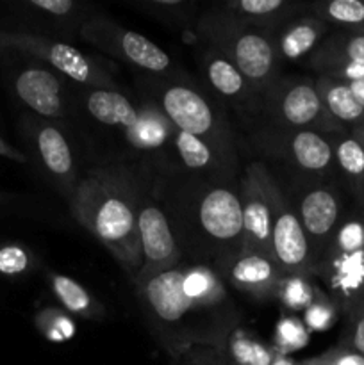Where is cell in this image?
Listing matches in <instances>:
<instances>
[{
    "label": "cell",
    "mask_w": 364,
    "mask_h": 365,
    "mask_svg": "<svg viewBox=\"0 0 364 365\" xmlns=\"http://www.w3.org/2000/svg\"><path fill=\"white\" fill-rule=\"evenodd\" d=\"M0 153H2V155H6V157H11V159H14V160H24V157H21L18 152H14L11 146H7L6 143L2 141V139H0Z\"/></svg>",
    "instance_id": "obj_39"
},
{
    "label": "cell",
    "mask_w": 364,
    "mask_h": 365,
    "mask_svg": "<svg viewBox=\"0 0 364 365\" xmlns=\"http://www.w3.org/2000/svg\"><path fill=\"white\" fill-rule=\"evenodd\" d=\"M296 216L309 239L314 271L330 246L332 237L343 221V203L334 187L327 184L305 189L298 198Z\"/></svg>",
    "instance_id": "obj_13"
},
{
    "label": "cell",
    "mask_w": 364,
    "mask_h": 365,
    "mask_svg": "<svg viewBox=\"0 0 364 365\" xmlns=\"http://www.w3.org/2000/svg\"><path fill=\"white\" fill-rule=\"evenodd\" d=\"M360 200H363V203H364V196H363V198H360Z\"/></svg>",
    "instance_id": "obj_43"
},
{
    "label": "cell",
    "mask_w": 364,
    "mask_h": 365,
    "mask_svg": "<svg viewBox=\"0 0 364 365\" xmlns=\"http://www.w3.org/2000/svg\"><path fill=\"white\" fill-rule=\"evenodd\" d=\"M271 173L263 163H253L246 168L241 180L243 209V252L261 253L273 259L271 246V203L268 180ZM275 260V259H273Z\"/></svg>",
    "instance_id": "obj_11"
},
{
    "label": "cell",
    "mask_w": 364,
    "mask_h": 365,
    "mask_svg": "<svg viewBox=\"0 0 364 365\" xmlns=\"http://www.w3.org/2000/svg\"><path fill=\"white\" fill-rule=\"evenodd\" d=\"M29 255L20 246H4L0 248V273L20 274L27 271Z\"/></svg>",
    "instance_id": "obj_35"
},
{
    "label": "cell",
    "mask_w": 364,
    "mask_h": 365,
    "mask_svg": "<svg viewBox=\"0 0 364 365\" xmlns=\"http://www.w3.org/2000/svg\"><path fill=\"white\" fill-rule=\"evenodd\" d=\"M6 41L34 53L36 57L56 68L61 75L86 86L88 89H116V84L106 68L70 43L25 34L7 36Z\"/></svg>",
    "instance_id": "obj_10"
},
{
    "label": "cell",
    "mask_w": 364,
    "mask_h": 365,
    "mask_svg": "<svg viewBox=\"0 0 364 365\" xmlns=\"http://www.w3.org/2000/svg\"><path fill=\"white\" fill-rule=\"evenodd\" d=\"M335 64L364 66V29H338L307 57V66L318 73Z\"/></svg>",
    "instance_id": "obj_22"
},
{
    "label": "cell",
    "mask_w": 364,
    "mask_h": 365,
    "mask_svg": "<svg viewBox=\"0 0 364 365\" xmlns=\"http://www.w3.org/2000/svg\"><path fill=\"white\" fill-rule=\"evenodd\" d=\"M348 316L350 323L348 330H346L345 344L343 346L364 356V309L355 310V312L348 314Z\"/></svg>",
    "instance_id": "obj_36"
},
{
    "label": "cell",
    "mask_w": 364,
    "mask_h": 365,
    "mask_svg": "<svg viewBox=\"0 0 364 365\" xmlns=\"http://www.w3.org/2000/svg\"><path fill=\"white\" fill-rule=\"evenodd\" d=\"M36 146L45 170L59 182L64 196L68 198L79 180L75 173L74 153L66 135L56 125L45 123L36 132Z\"/></svg>",
    "instance_id": "obj_18"
},
{
    "label": "cell",
    "mask_w": 364,
    "mask_h": 365,
    "mask_svg": "<svg viewBox=\"0 0 364 365\" xmlns=\"http://www.w3.org/2000/svg\"><path fill=\"white\" fill-rule=\"evenodd\" d=\"M264 109L278 130H338L307 78H277L264 93Z\"/></svg>",
    "instance_id": "obj_6"
},
{
    "label": "cell",
    "mask_w": 364,
    "mask_h": 365,
    "mask_svg": "<svg viewBox=\"0 0 364 365\" xmlns=\"http://www.w3.org/2000/svg\"><path fill=\"white\" fill-rule=\"evenodd\" d=\"M350 88H352L353 95H355L357 102L360 103V107L364 109V81H357V82H348Z\"/></svg>",
    "instance_id": "obj_38"
},
{
    "label": "cell",
    "mask_w": 364,
    "mask_h": 365,
    "mask_svg": "<svg viewBox=\"0 0 364 365\" xmlns=\"http://www.w3.org/2000/svg\"><path fill=\"white\" fill-rule=\"evenodd\" d=\"M138 7L164 25H188L195 16V4L189 0H143Z\"/></svg>",
    "instance_id": "obj_30"
},
{
    "label": "cell",
    "mask_w": 364,
    "mask_h": 365,
    "mask_svg": "<svg viewBox=\"0 0 364 365\" xmlns=\"http://www.w3.org/2000/svg\"><path fill=\"white\" fill-rule=\"evenodd\" d=\"M273 359V348H268L241 328L232 331L221 348L193 356L198 365H271Z\"/></svg>",
    "instance_id": "obj_21"
},
{
    "label": "cell",
    "mask_w": 364,
    "mask_h": 365,
    "mask_svg": "<svg viewBox=\"0 0 364 365\" xmlns=\"http://www.w3.org/2000/svg\"><path fill=\"white\" fill-rule=\"evenodd\" d=\"M50 287L57 302L63 305L66 312L81 316L84 319H102L103 309L88 291L84 285L75 282L74 278L64 277V274H52L50 277Z\"/></svg>",
    "instance_id": "obj_25"
},
{
    "label": "cell",
    "mask_w": 364,
    "mask_h": 365,
    "mask_svg": "<svg viewBox=\"0 0 364 365\" xmlns=\"http://www.w3.org/2000/svg\"><path fill=\"white\" fill-rule=\"evenodd\" d=\"M298 365H328L327 360L323 359V356H314V359H309V360H303V362H298Z\"/></svg>",
    "instance_id": "obj_41"
},
{
    "label": "cell",
    "mask_w": 364,
    "mask_h": 365,
    "mask_svg": "<svg viewBox=\"0 0 364 365\" xmlns=\"http://www.w3.org/2000/svg\"><path fill=\"white\" fill-rule=\"evenodd\" d=\"M335 317H338V305L330 298H327L321 291L318 292L313 305L303 312V321H305L307 330L314 331L328 330L334 324Z\"/></svg>",
    "instance_id": "obj_33"
},
{
    "label": "cell",
    "mask_w": 364,
    "mask_h": 365,
    "mask_svg": "<svg viewBox=\"0 0 364 365\" xmlns=\"http://www.w3.org/2000/svg\"><path fill=\"white\" fill-rule=\"evenodd\" d=\"M271 203V246L273 259L285 277H309L314 273V259L309 239L273 175L268 180Z\"/></svg>",
    "instance_id": "obj_8"
},
{
    "label": "cell",
    "mask_w": 364,
    "mask_h": 365,
    "mask_svg": "<svg viewBox=\"0 0 364 365\" xmlns=\"http://www.w3.org/2000/svg\"><path fill=\"white\" fill-rule=\"evenodd\" d=\"M263 145L280 159L309 175L325 177L334 170V152L330 139L314 130H275Z\"/></svg>",
    "instance_id": "obj_14"
},
{
    "label": "cell",
    "mask_w": 364,
    "mask_h": 365,
    "mask_svg": "<svg viewBox=\"0 0 364 365\" xmlns=\"http://www.w3.org/2000/svg\"><path fill=\"white\" fill-rule=\"evenodd\" d=\"M221 7L238 20L253 25L271 36L282 24L291 20V13L300 6L289 0H234Z\"/></svg>",
    "instance_id": "obj_24"
},
{
    "label": "cell",
    "mask_w": 364,
    "mask_h": 365,
    "mask_svg": "<svg viewBox=\"0 0 364 365\" xmlns=\"http://www.w3.org/2000/svg\"><path fill=\"white\" fill-rule=\"evenodd\" d=\"M191 221L198 227L207 242L218 250L243 252V209L241 196L227 185L203 189L191 205Z\"/></svg>",
    "instance_id": "obj_9"
},
{
    "label": "cell",
    "mask_w": 364,
    "mask_h": 365,
    "mask_svg": "<svg viewBox=\"0 0 364 365\" xmlns=\"http://www.w3.org/2000/svg\"><path fill=\"white\" fill-rule=\"evenodd\" d=\"M31 6L41 11L43 14L59 18V20H70V18H77L79 21L88 20L84 14H79L84 11V6L74 0H31Z\"/></svg>",
    "instance_id": "obj_34"
},
{
    "label": "cell",
    "mask_w": 364,
    "mask_h": 365,
    "mask_svg": "<svg viewBox=\"0 0 364 365\" xmlns=\"http://www.w3.org/2000/svg\"><path fill=\"white\" fill-rule=\"evenodd\" d=\"M21 102L49 120H63L70 114V93L64 82L45 68H27L14 81Z\"/></svg>",
    "instance_id": "obj_16"
},
{
    "label": "cell",
    "mask_w": 364,
    "mask_h": 365,
    "mask_svg": "<svg viewBox=\"0 0 364 365\" xmlns=\"http://www.w3.org/2000/svg\"><path fill=\"white\" fill-rule=\"evenodd\" d=\"M202 70L213 91L238 109H245L252 100L257 98L241 71L216 50L209 48L203 52Z\"/></svg>",
    "instance_id": "obj_19"
},
{
    "label": "cell",
    "mask_w": 364,
    "mask_h": 365,
    "mask_svg": "<svg viewBox=\"0 0 364 365\" xmlns=\"http://www.w3.org/2000/svg\"><path fill=\"white\" fill-rule=\"evenodd\" d=\"M196 32L209 48L227 57L241 71L257 98H263L278 78V63L268 32L238 20L223 7L202 14L196 20Z\"/></svg>",
    "instance_id": "obj_3"
},
{
    "label": "cell",
    "mask_w": 364,
    "mask_h": 365,
    "mask_svg": "<svg viewBox=\"0 0 364 365\" xmlns=\"http://www.w3.org/2000/svg\"><path fill=\"white\" fill-rule=\"evenodd\" d=\"M334 164L359 200L364 196V146L352 134L330 139Z\"/></svg>",
    "instance_id": "obj_26"
},
{
    "label": "cell",
    "mask_w": 364,
    "mask_h": 365,
    "mask_svg": "<svg viewBox=\"0 0 364 365\" xmlns=\"http://www.w3.org/2000/svg\"><path fill=\"white\" fill-rule=\"evenodd\" d=\"M328 27L313 14L291 18L271 34L277 63H296L309 57L327 38Z\"/></svg>",
    "instance_id": "obj_17"
},
{
    "label": "cell",
    "mask_w": 364,
    "mask_h": 365,
    "mask_svg": "<svg viewBox=\"0 0 364 365\" xmlns=\"http://www.w3.org/2000/svg\"><path fill=\"white\" fill-rule=\"evenodd\" d=\"M352 135H353V138L357 139V141L360 143V145L364 146V125H360V127H355V128H353Z\"/></svg>",
    "instance_id": "obj_42"
},
{
    "label": "cell",
    "mask_w": 364,
    "mask_h": 365,
    "mask_svg": "<svg viewBox=\"0 0 364 365\" xmlns=\"http://www.w3.org/2000/svg\"><path fill=\"white\" fill-rule=\"evenodd\" d=\"M141 267L136 274V285L150 280L181 264V250L166 214L153 203H143L138 210Z\"/></svg>",
    "instance_id": "obj_12"
},
{
    "label": "cell",
    "mask_w": 364,
    "mask_h": 365,
    "mask_svg": "<svg viewBox=\"0 0 364 365\" xmlns=\"http://www.w3.org/2000/svg\"><path fill=\"white\" fill-rule=\"evenodd\" d=\"M321 356L327 360L328 365H364V356L345 346H338Z\"/></svg>",
    "instance_id": "obj_37"
},
{
    "label": "cell",
    "mask_w": 364,
    "mask_h": 365,
    "mask_svg": "<svg viewBox=\"0 0 364 365\" xmlns=\"http://www.w3.org/2000/svg\"><path fill=\"white\" fill-rule=\"evenodd\" d=\"M38 328L49 341L64 342L75 335V324L66 312L57 309H46L39 312Z\"/></svg>",
    "instance_id": "obj_32"
},
{
    "label": "cell",
    "mask_w": 364,
    "mask_h": 365,
    "mask_svg": "<svg viewBox=\"0 0 364 365\" xmlns=\"http://www.w3.org/2000/svg\"><path fill=\"white\" fill-rule=\"evenodd\" d=\"M81 38L103 53L138 70L164 75L171 71V57L143 34L123 29L106 16H91L79 27Z\"/></svg>",
    "instance_id": "obj_7"
},
{
    "label": "cell",
    "mask_w": 364,
    "mask_h": 365,
    "mask_svg": "<svg viewBox=\"0 0 364 365\" xmlns=\"http://www.w3.org/2000/svg\"><path fill=\"white\" fill-rule=\"evenodd\" d=\"M221 278L253 299H277L278 285L285 277L271 257L261 253H239L225 260Z\"/></svg>",
    "instance_id": "obj_15"
},
{
    "label": "cell",
    "mask_w": 364,
    "mask_h": 365,
    "mask_svg": "<svg viewBox=\"0 0 364 365\" xmlns=\"http://www.w3.org/2000/svg\"><path fill=\"white\" fill-rule=\"evenodd\" d=\"M153 106L166 116L177 130L209 143L220 152H227V130L209 100L184 82H166L157 89Z\"/></svg>",
    "instance_id": "obj_5"
},
{
    "label": "cell",
    "mask_w": 364,
    "mask_h": 365,
    "mask_svg": "<svg viewBox=\"0 0 364 365\" xmlns=\"http://www.w3.org/2000/svg\"><path fill=\"white\" fill-rule=\"evenodd\" d=\"M320 289L314 287L309 277H284L277 291V299L291 312H305L316 299Z\"/></svg>",
    "instance_id": "obj_29"
},
{
    "label": "cell",
    "mask_w": 364,
    "mask_h": 365,
    "mask_svg": "<svg viewBox=\"0 0 364 365\" xmlns=\"http://www.w3.org/2000/svg\"><path fill=\"white\" fill-rule=\"evenodd\" d=\"M316 91L320 95L321 106L328 120L341 128L343 125H353V128L364 125V109L357 102L348 82L339 78L320 77L316 82Z\"/></svg>",
    "instance_id": "obj_23"
},
{
    "label": "cell",
    "mask_w": 364,
    "mask_h": 365,
    "mask_svg": "<svg viewBox=\"0 0 364 365\" xmlns=\"http://www.w3.org/2000/svg\"><path fill=\"white\" fill-rule=\"evenodd\" d=\"M313 16L330 27L339 29H364V0H327L310 4Z\"/></svg>",
    "instance_id": "obj_28"
},
{
    "label": "cell",
    "mask_w": 364,
    "mask_h": 365,
    "mask_svg": "<svg viewBox=\"0 0 364 365\" xmlns=\"http://www.w3.org/2000/svg\"><path fill=\"white\" fill-rule=\"evenodd\" d=\"M84 106L89 116L103 127L118 128L128 134L141 123V109L118 89H88Z\"/></svg>",
    "instance_id": "obj_20"
},
{
    "label": "cell",
    "mask_w": 364,
    "mask_h": 365,
    "mask_svg": "<svg viewBox=\"0 0 364 365\" xmlns=\"http://www.w3.org/2000/svg\"><path fill=\"white\" fill-rule=\"evenodd\" d=\"M309 342V330L302 321L293 316H285L278 321L275 330V353L289 355L291 351L303 348Z\"/></svg>",
    "instance_id": "obj_31"
},
{
    "label": "cell",
    "mask_w": 364,
    "mask_h": 365,
    "mask_svg": "<svg viewBox=\"0 0 364 365\" xmlns=\"http://www.w3.org/2000/svg\"><path fill=\"white\" fill-rule=\"evenodd\" d=\"M173 146L177 150L178 159L188 170L206 171L223 163V152L211 146L209 143L195 138V135L177 130V128H175L173 134Z\"/></svg>",
    "instance_id": "obj_27"
},
{
    "label": "cell",
    "mask_w": 364,
    "mask_h": 365,
    "mask_svg": "<svg viewBox=\"0 0 364 365\" xmlns=\"http://www.w3.org/2000/svg\"><path fill=\"white\" fill-rule=\"evenodd\" d=\"M316 273L346 314L364 309V209L343 217Z\"/></svg>",
    "instance_id": "obj_4"
},
{
    "label": "cell",
    "mask_w": 364,
    "mask_h": 365,
    "mask_svg": "<svg viewBox=\"0 0 364 365\" xmlns=\"http://www.w3.org/2000/svg\"><path fill=\"white\" fill-rule=\"evenodd\" d=\"M271 365H298L295 362L293 359H289L288 355H278V353H275V359Z\"/></svg>",
    "instance_id": "obj_40"
},
{
    "label": "cell",
    "mask_w": 364,
    "mask_h": 365,
    "mask_svg": "<svg viewBox=\"0 0 364 365\" xmlns=\"http://www.w3.org/2000/svg\"><path fill=\"white\" fill-rule=\"evenodd\" d=\"M68 205L75 220L98 239L128 271L141 267L138 210L134 185L116 171L95 170L77 182Z\"/></svg>",
    "instance_id": "obj_2"
},
{
    "label": "cell",
    "mask_w": 364,
    "mask_h": 365,
    "mask_svg": "<svg viewBox=\"0 0 364 365\" xmlns=\"http://www.w3.org/2000/svg\"><path fill=\"white\" fill-rule=\"evenodd\" d=\"M156 337L173 356L221 348L239 314L221 274L209 266H177L138 285Z\"/></svg>",
    "instance_id": "obj_1"
}]
</instances>
